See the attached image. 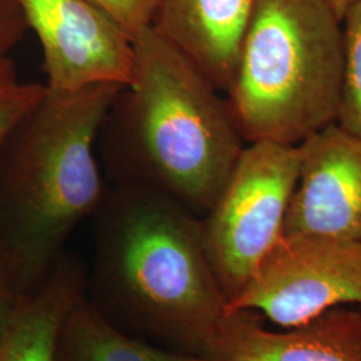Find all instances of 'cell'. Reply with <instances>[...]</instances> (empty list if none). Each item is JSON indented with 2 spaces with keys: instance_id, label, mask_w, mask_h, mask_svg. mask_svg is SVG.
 <instances>
[{
  "instance_id": "obj_6",
  "label": "cell",
  "mask_w": 361,
  "mask_h": 361,
  "mask_svg": "<svg viewBox=\"0 0 361 361\" xmlns=\"http://www.w3.org/2000/svg\"><path fill=\"white\" fill-rule=\"evenodd\" d=\"M350 304L361 310V241L283 234L226 313L255 310L289 328Z\"/></svg>"
},
{
  "instance_id": "obj_12",
  "label": "cell",
  "mask_w": 361,
  "mask_h": 361,
  "mask_svg": "<svg viewBox=\"0 0 361 361\" xmlns=\"http://www.w3.org/2000/svg\"><path fill=\"white\" fill-rule=\"evenodd\" d=\"M54 361H209L202 356L162 348L110 323L86 296L67 310L61 323Z\"/></svg>"
},
{
  "instance_id": "obj_13",
  "label": "cell",
  "mask_w": 361,
  "mask_h": 361,
  "mask_svg": "<svg viewBox=\"0 0 361 361\" xmlns=\"http://www.w3.org/2000/svg\"><path fill=\"white\" fill-rule=\"evenodd\" d=\"M344 89L337 123L361 135V0L343 18Z\"/></svg>"
},
{
  "instance_id": "obj_14",
  "label": "cell",
  "mask_w": 361,
  "mask_h": 361,
  "mask_svg": "<svg viewBox=\"0 0 361 361\" xmlns=\"http://www.w3.org/2000/svg\"><path fill=\"white\" fill-rule=\"evenodd\" d=\"M46 85L22 82L10 56L0 58V152L13 128L37 104Z\"/></svg>"
},
{
  "instance_id": "obj_18",
  "label": "cell",
  "mask_w": 361,
  "mask_h": 361,
  "mask_svg": "<svg viewBox=\"0 0 361 361\" xmlns=\"http://www.w3.org/2000/svg\"><path fill=\"white\" fill-rule=\"evenodd\" d=\"M328 4L332 7V10L335 11L336 15L343 20L344 15L347 13L349 8L357 1V0H326Z\"/></svg>"
},
{
  "instance_id": "obj_9",
  "label": "cell",
  "mask_w": 361,
  "mask_h": 361,
  "mask_svg": "<svg viewBox=\"0 0 361 361\" xmlns=\"http://www.w3.org/2000/svg\"><path fill=\"white\" fill-rule=\"evenodd\" d=\"M209 361H361V310L336 307L280 331L255 310L228 312L204 356Z\"/></svg>"
},
{
  "instance_id": "obj_4",
  "label": "cell",
  "mask_w": 361,
  "mask_h": 361,
  "mask_svg": "<svg viewBox=\"0 0 361 361\" xmlns=\"http://www.w3.org/2000/svg\"><path fill=\"white\" fill-rule=\"evenodd\" d=\"M343 22L326 0H256L226 104L245 143L297 146L337 123Z\"/></svg>"
},
{
  "instance_id": "obj_1",
  "label": "cell",
  "mask_w": 361,
  "mask_h": 361,
  "mask_svg": "<svg viewBox=\"0 0 361 361\" xmlns=\"http://www.w3.org/2000/svg\"><path fill=\"white\" fill-rule=\"evenodd\" d=\"M91 219L95 257L87 298L123 332L204 357L228 300L200 217L153 189L114 183Z\"/></svg>"
},
{
  "instance_id": "obj_17",
  "label": "cell",
  "mask_w": 361,
  "mask_h": 361,
  "mask_svg": "<svg viewBox=\"0 0 361 361\" xmlns=\"http://www.w3.org/2000/svg\"><path fill=\"white\" fill-rule=\"evenodd\" d=\"M28 30L25 15L16 0H0V58L8 56Z\"/></svg>"
},
{
  "instance_id": "obj_11",
  "label": "cell",
  "mask_w": 361,
  "mask_h": 361,
  "mask_svg": "<svg viewBox=\"0 0 361 361\" xmlns=\"http://www.w3.org/2000/svg\"><path fill=\"white\" fill-rule=\"evenodd\" d=\"M86 280L80 261L63 252L15 310L0 338V361H54L59 326L67 310L85 293Z\"/></svg>"
},
{
  "instance_id": "obj_10",
  "label": "cell",
  "mask_w": 361,
  "mask_h": 361,
  "mask_svg": "<svg viewBox=\"0 0 361 361\" xmlns=\"http://www.w3.org/2000/svg\"><path fill=\"white\" fill-rule=\"evenodd\" d=\"M256 0H157L152 27L226 94Z\"/></svg>"
},
{
  "instance_id": "obj_5",
  "label": "cell",
  "mask_w": 361,
  "mask_h": 361,
  "mask_svg": "<svg viewBox=\"0 0 361 361\" xmlns=\"http://www.w3.org/2000/svg\"><path fill=\"white\" fill-rule=\"evenodd\" d=\"M298 168L297 146L246 143L213 205L200 217L207 257L228 302L284 234Z\"/></svg>"
},
{
  "instance_id": "obj_2",
  "label": "cell",
  "mask_w": 361,
  "mask_h": 361,
  "mask_svg": "<svg viewBox=\"0 0 361 361\" xmlns=\"http://www.w3.org/2000/svg\"><path fill=\"white\" fill-rule=\"evenodd\" d=\"M133 50L131 79L98 133L104 169L114 183L153 189L202 217L245 141L221 91L153 27Z\"/></svg>"
},
{
  "instance_id": "obj_16",
  "label": "cell",
  "mask_w": 361,
  "mask_h": 361,
  "mask_svg": "<svg viewBox=\"0 0 361 361\" xmlns=\"http://www.w3.org/2000/svg\"><path fill=\"white\" fill-rule=\"evenodd\" d=\"M26 293L13 258L0 244V338Z\"/></svg>"
},
{
  "instance_id": "obj_15",
  "label": "cell",
  "mask_w": 361,
  "mask_h": 361,
  "mask_svg": "<svg viewBox=\"0 0 361 361\" xmlns=\"http://www.w3.org/2000/svg\"><path fill=\"white\" fill-rule=\"evenodd\" d=\"M133 42L154 19L157 0H87Z\"/></svg>"
},
{
  "instance_id": "obj_3",
  "label": "cell",
  "mask_w": 361,
  "mask_h": 361,
  "mask_svg": "<svg viewBox=\"0 0 361 361\" xmlns=\"http://www.w3.org/2000/svg\"><path fill=\"white\" fill-rule=\"evenodd\" d=\"M122 87H46L0 152V244L27 292L46 279L70 234L104 197L97 140Z\"/></svg>"
},
{
  "instance_id": "obj_7",
  "label": "cell",
  "mask_w": 361,
  "mask_h": 361,
  "mask_svg": "<svg viewBox=\"0 0 361 361\" xmlns=\"http://www.w3.org/2000/svg\"><path fill=\"white\" fill-rule=\"evenodd\" d=\"M16 1L40 42L47 89L75 91L99 83H129L133 42L87 0Z\"/></svg>"
},
{
  "instance_id": "obj_8",
  "label": "cell",
  "mask_w": 361,
  "mask_h": 361,
  "mask_svg": "<svg viewBox=\"0 0 361 361\" xmlns=\"http://www.w3.org/2000/svg\"><path fill=\"white\" fill-rule=\"evenodd\" d=\"M297 149L298 178L284 234L361 241V135L334 123Z\"/></svg>"
}]
</instances>
